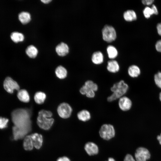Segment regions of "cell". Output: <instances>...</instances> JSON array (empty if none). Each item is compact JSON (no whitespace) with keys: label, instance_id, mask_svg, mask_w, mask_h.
Masks as SVG:
<instances>
[{"label":"cell","instance_id":"6da1fadb","mask_svg":"<svg viewBox=\"0 0 161 161\" xmlns=\"http://www.w3.org/2000/svg\"><path fill=\"white\" fill-rule=\"evenodd\" d=\"M11 116L14 126L26 132L30 126V111L24 108H17L11 112Z\"/></svg>","mask_w":161,"mask_h":161},{"label":"cell","instance_id":"7a4b0ae2","mask_svg":"<svg viewBox=\"0 0 161 161\" xmlns=\"http://www.w3.org/2000/svg\"><path fill=\"white\" fill-rule=\"evenodd\" d=\"M129 89L128 85L123 80L114 83L110 88L112 93L107 98V101L112 102L125 95Z\"/></svg>","mask_w":161,"mask_h":161},{"label":"cell","instance_id":"3957f363","mask_svg":"<svg viewBox=\"0 0 161 161\" xmlns=\"http://www.w3.org/2000/svg\"><path fill=\"white\" fill-rule=\"evenodd\" d=\"M52 114L50 111L41 110L39 111L37 118V123L39 126L43 129H49L52 125L54 119L51 118Z\"/></svg>","mask_w":161,"mask_h":161},{"label":"cell","instance_id":"277c9868","mask_svg":"<svg viewBox=\"0 0 161 161\" xmlns=\"http://www.w3.org/2000/svg\"><path fill=\"white\" fill-rule=\"evenodd\" d=\"M99 133L101 138L105 140H108L114 137L115 132L113 125L110 124H105L101 126Z\"/></svg>","mask_w":161,"mask_h":161},{"label":"cell","instance_id":"5b68a950","mask_svg":"<svg viewBox=\"0 0 161 161\" xmlns=\"http://www.w3.org/2000/svg\"><path fill=\"white\" fill-rule=\"evenodd\" d=\"M102 32L103 38L107 42H112L116 38V31L114 28L111 26L105 25L103 28Z\"/></svg>","mask_w":161,"mask_h":161},{"label":"cell","instance_id":"8992f818","mask_svg":"<svg viewBox=\"0 0 161 161\" xmlns=\"http://www.w3.org/2000/svg\"><path fill=\"white\" fill-rule=\"evenodd\" d=\"M3 84L5 90L10 94L13 93L15 90L17 91L20 90V86L18 83L10 77L5 78Z\"/></svg>","mask_w":161,"mask_h":161},{"label":"cell","instance_id":"52a82bcc","mask_svg":"<svg viewBox=\"0 0 161 161\" xmlns=\"http://www.w3.org/2000/svg\"><path fill=\"white\" fill-rule=\"evenodd\" d=\"M57 111L58 115L61 117L67 118L71 116L72 109L68 103H63L58 106Z\"/></svg>","mask_w":161,"mask_h":161},{"label":"cell","instance_id":"ba28073f","mask_svg":"<svg viewBox=\"0 0 161 161\" xmlns=\"http://www.w3.org/2000/svg\"><path fill=\"white\" fill-rule=\"evenodd\" d=\"M150 157L149 151L143 147L138 148L136 150L134 156L136 161H147Z\"/></svg>","mask_w":161,"mask_h":161},{"label":"cell","instance_id":"9c48e42d","mask_svg":"<svg viewBox=\"0 0 161 161\" xmlns=\"http://www.w3.org/2000/svg\"><path fill=\"white\" fill-rule=\"evenodd\" d=\"M98 89V85L90 80H87L79 90L80 93L82 95H85L89 91H94L96 92Z\"/></svg>","mask_w":161,"mask_h":161},{"label":"cell","instance_id":"30bf717a","mask_svg":"<svg viewBox=\"0 0 161 161\" xmlns=\"http://www.w3.org/2000/svg\"><path fill=\"white\" fill-rule=\"evenodd\" d=\"M118 100V106L121 110L123 112H126L131 109L132 103L129 98L124 95Z\"/></svg>","mask_w":161,"mask_h":161},{"label":"cell","instance_id":"8fae6325","mask_svg":"<svg viewBox=\"0 0 161 161\" xmlns=\"http://www.w3.org/2000/svg\"><path fill=\"white\" fill-rule=\"evenodd\" d=\"M106 69L111 73H116L119 71L120 66L117 61L112 59L108 61Z\"/></svg>","mask_w":161,"mask_h":161},{"label":"cell","instance_id":"7c38bea8","mask_svg":"<svg viewBox=\"0 0 161 161\" xmlns=\"http://www.w3.org/2000/svg\"><path fill=\"white\" fill-rule=\"evenodd\" d=\"M84 149L89 155H93L97 154L98 152L97 146L95 143L92 142H89L86 144Z\"/></svg>","mask_w":161,"mask_h":161},{"label":"cell","instance_id":"4fadbf2b","mask_svg":"<svg viewBox=\"0 0 161 161\" xmlns=\"http://www.w3.org/2000/svg\"><path fill=\"white\" fill-rule=\"evenodd\" d=\"M34 146L36 149H39L42 146L43 142L42 136L37 133L30 135Z\"/></svg>","mask_w":161,"mask_h":161},{"label":"cell","instance_id":"5bb4252c","mask_svg":"<svg viewBox=\"0 0 161 161\" xmlns=\"http://www.w3.org/2000/svg\"><path fill=\"white\" fill-rule=\"evenodd\" d=\"M55 50L58 55L61 56H64L68 53L69 47L66 44L61 42L56 46Z\"/></svg>","mask_w":161,"mask_h":161},{"label":"cell","instance_id":"9a60e30c","mask_svg":"<svg viewBox=\"0 0 161 161\" xmlns=\"http://www.w3.org/2000/svg\"><path fill=\"white\" fill-rule=\"evenodd\" d=\"M78 119L83 122H86L89 120L91 117L90 112L87 109H83L79 111L77 113Z\"/></svg>","mask_w":161,"mask_h":161},{"label":"cell","instance_id":"2e32d148","mask_svg":"<svg viewBox=\"0 0 161 161\" xmlns=\"http://www.w3.org/2000/svg\"><path fill=\"white\" fill-rule=\"evenodd\" d=\"M91 60L92 62L95 64H100L103 62V55L100 51L95 52L92 55Z\"/></svg>","mask_w":161,"mask_h":161},{"label":"cell","instance_id":"e0dca14e","mask_svg":"<svg viewBox=\"0 0 161 161\" xmlns=\"http://www.w3.org/2000/svg\"><path fill=\"white\" fill-rule=\"evenodd\" d=\"M140 69L136 65H131L129 67L128 69V74L132 78L137 77L140 75Z\"/></svg>","mask_w":161,"mask_h":161},{"label":"cell","instance_id":"ac0fdd59","mask_svg":"<svg viewBox=\"0 0 161 161\" xmlns=\"http://www.w3.org/2000/svg\"><path fill=\"white\" fill-rule=\"evenodd\" d=\"M17 96L18 99L21 102L27 103L30 101L29 95L25 89H21L18 91Z\"/></svg>","mask_w":161,"mask_h":161},{"label":"cell","instance_id":"d6986e66","mask_svg":"<svg viewBox=\"0 0 161 161\" xmlns=\"http://www.w3.org/2000/svg\"><path fill=\"white\" fill-rule=\"evenodd\" d=\"M124 19L126 21H131L136 20L137 16L135 12L132 10H128L125 11L123 14Z\"/></svg>","mask_w":161,"mask_h":161},{"label":"cell","instance_id":"ffe728a7","mask_svg":"<svg viewBox=\"0 0 161 161\" xmlns=\"http://www.w3.org/2000/svg\"><path fill=\"white\" fill-rule=\"evenodd\" d=\"M55 74L58 78L63 79L67 76V71L63 66H60L57 67L55 70Z\"/></svg>","mask_w":161,"mask_h":161},{"label":"cell","instance_id":"44dd1931","mask_svg":"<svg viewBox=\"0 0 161 161\" xmlns=\"http://www.w3.org/2000/svg\"><path fill=\"white\" fill-rule=\"evenodd\" d=\"M18 18L22 24H26L30 21L31 16L30 14L27 12H22L19 14Z\"/></svg>","mask_w":161,"mask_h":161},{"label":"cell","instance_id":"7402d4cb","mask_svg":"<svg viewBox=\"0 0 161 161\" xmlns=\"http://www.w3.org/2000/svg\"><path fill=\"white\" fill-rule=\"evenodd\" d=\"M109 58L112 60L115 58L118 55V51L116 48L112 45L108 46L106 49Z\"/></svg>","mask_w":161,"mask_h":161},{"label":"cell","instance_id":"603a6c76","mask_svg":"<svg viewBox=\"0 0 161 161\" xmlns=\"http://www.w3.org/2000/svg\"><path fill=\"white\" fill-rule=\"evenodd\" d=\"M26 52L29 57L32 58H34L37 55L38 50L33 45H30L27 47L26 50Z\"/></svg>","mask_w":161,"mask_h":161},{"label":"cell","instance_id":"cb8c5ba5","mask_svg":"<svg viewBox=\"0 0 161 161\" xmlns=\"http://www.w3.org/2000/svg\"><path fill=\"white\" fill-rule=\"evenodd\" d=\"M46 98V94L44 92H36L34 96V99L35 102L39 104L43 103Z\"/></svg>","mask_w":161,"mask_h":161},{"label":"cell","instance_id":"d4e9b609","mask_svg":"<svg viewBox=\"0 0 161 161\" xmlns=\"http://www.w3.org/2000/svg\"><path fill=\"white\" fill-rule=\"evenodd\" d=\"M23 147L26 150H31L33 148L34 146L30 135L26 136L23 142Z\"/></svg>","mask_w":161,"mask_h":161},{"label":"cell","instance_id":"484cf974","mask_svg":"<svg viewBox=\"0 0 161 161\" xmlns=\"http://www.w3.org/2000/svg\"><path fill=\"white\" fill-rule=\"evenodd\" d=\"M10 37L12 40L15 43L23 41L24 39V35L18 32H14L11 34Z\"/></svg>","mask_w":161,"mask_h":161},{"label":"cell","instance_id":"4316f807","mask_svg":"<svg viewBox=\"0 0 161 161\" xmlns=\"http://www.w3.org/2000/svg\"><path fill=\"white\" fill-rule=\"evenodd\" d=\"M155 83L156 86L161 89V72L156 74L154 77Z\"/></svg>","mask_w":161,"mask_h":161},{"label":"cell","instance_id":"83f0119b","mask_svg":"<svg viewBox=\"0 0 161 161\" xmlns=\"http://www.w3.org/2000/svg\"><path fill=\"white\" fill-rule=\"evenodd\" d=\"M9 120L8 118L0 117V129H3L7 127Z\"/></svg>","mask_w":161,"mask_h":161},{"label":"cell","instance_id":"f1b7e54d","mask_svg":"<svg viewBox=\"0 0 161 161\" xmlns=\"http://www.w3.org/2000/svg\"><path fill=\"white\" fill-rule=\"evenodd\" d=\"M143 13L145 18H148L154 14L153 11L151 8L146 7L143 11Z\"/></svg>","mask_w":161,"mask_h":161},{"label":"cell","instance_id":"f546056e","mask_svg":"<svg viewBox=\"0 0 161 161\" xmlns=\"http://www.w3.org/2000/svg\"><path fill=\"white\" fill-rule=\"evenodd\" d=\"M123 161H136V160L131 154H128L125 156Z\"/></svg>","mask_w":161,"mask_h":161},{"label":"cell","instance_id":"4dcf8cb0","mask_svg":"<svg viewBox=\"0 0 161 161\" xmlns=\"http://www.w3.org/2000/svg\"><path fill=\"white\" fill-rule=\"evenodd\" d=\"M155 48L157 51L161 52V40L157 42L155 45Z\"/></svg>","mask_w":161,"mask_h":161},{"label":"cell","instance_id":"1f68e13d","mask_svg":"<svg viewBox=\"0 0 161 161\" xmlns=\"http://www.w3.org/2000/svg\"><path fill=\"white\" fill-rule=\"evenodd\" d=\"M154 1L153 0H143L142 1L143 4L147 5L151 4Z\"/></svg>","mask_w":161,"mask_h":161},{"label":"cell","instance_id":"d6a6232c","mask_svg":"<svg viewBox=\"0 0 161 161\" xmlns=\"http://www.w3.org/2000/svg\"><path fill=\"white\" fill-rule=\"evenodd\" d=\"M151 8L153 11L154 14H155V15H157L158 14V11L157 9L154 5L153 4Z\"/></svg>","mask_w":161,"mask_h":161},{"label":"cell","instance_id":"836d02e7","mask_svg":"<svg viewBox=\"0 0 161 161\" xmlns=\"http://www.w3.org/2000/svg\"><path fill=\"white\" fill-rule=\"evenodd\" d=\"M157 28L158 34L161 36V23L158 24Z\"/></svg>","mask_w":161,"mask_h":161},{"label":"cell","instance_id":"e575fe53","mask_svg":"<svg viewBox=\"0 0 161 161\" xmlns=\"http://www.w3.org/2000/svg\"><path fill=\"white\" fill-rule=\"evenodd\" d=\"M57 161H70V160L67 157H64L58 158Z\"/></svg>","mask_w":161,"mask_h":161},{"label":"cell","instance_id":"d590c367","mask_svg":"<svg viewBox=\"0 0 161 161\" xmlns=\"http://www.w3.org/2000/svg\"><path fill=\"white\" fill-rule=\"evenodd\" d=\"M157 139L160 145H161V133L160 135L157 136Z\"/></svg>","mask_w":161,"mask_h":161},{"label":"cell","instance_id":"8d00e7d4","mask_svg":"<svg viewBox=\"0 0 161 161\" xmlns=\"http://www.w3.org/2000/svg\"><path fill=\"white\" fill-rule=\"evenodd\" d=\"M51 0H41V1L45 4H48L50 2Z\"/></svg>","mask_w":161,"mask_h":161},{"label":"cell","instance_id":"74e56055","mask_svg":"<svg viewBox=\"0 0 161 161\" xmlns=\"http://www.w3.org/2000/svg\"><path fill=\"white\" fill-rule=\"evenodd\" d=\"M108 161H115L114 159L112 157H109L108 159Z\"/></svg>","mask_w":161,"mask_h":161},{"label":"cell","instance_id":"f35d334b","mask_svg":"<svg viewBox=\"0 0 161 161\" xmlns=\"http://www.w3.org/2000/svg\"><path fill=\"white\" fill-rule=\"evenodd\" d=\"M159 97L160 100L161 102V92L160 93Z\"/></svg>","mask_w":161,"mask_h":161}]
</instances>
